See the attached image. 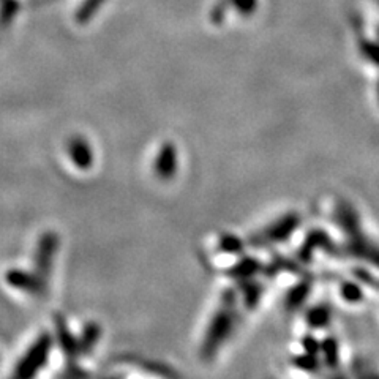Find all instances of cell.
<instances>
[{
    "mask_svg": "<svg viewBox=\"0 0 379 379\" xmlns=\"http://www.w3.org/2000/svg\"><path fill=\"white\" fill-rule=\"evenodd\" d=\"M68 155H70L74 166L81 171H87L94 164V152L90 144L83 136H74L68 142Z\"/></svg>",
    "mask_w": 379,
    "mask_h": 379,
    "instance_id": "5",
    "label": "cell"
},
{
    "mask_svg": "<svg viewBox=\"0 0 379 379\" xmlns=\"http://www.w3.org/2000/svg\"><path fill=\"white\" fill-rule=\"evenodd\" d=\"M54 323H56V330H57L58 345H61V348L63 349V352H65L67 360H68V365H73L74 362L78 360V357L81 356V354H79L78 340L73 337L72 330L68 329L67 321H65V319H63L62 314H56Z\"/></svg>",
    "mask_w": 379,
    "mask_h": 379,
    "instance_id": "4",
    "label": "cell"
},
{
    "mask_svg": "<svg viewBox=\"0 0 379 379\" xmlns=\"http://www.w3.org/2000/svg\"><path fill=\"white\" fill-rule=\"evenodd\" d=\"M175 169H177V153H175V149L169 142L163 144L157 160H155V173H157L160 179L169 180L175 174Z\"/></svg>",
    "mask_w": 379,
    "mask_h": 379,
    "instance_id": "6",
    "label": "cell"
},
{
    "mask_svg": "<svg viewBox=\"0 0 379 379\" xmlns=\"http://www.w3.org/2000/svg\"><path fill=\"white\" fill-rule=\"evenodd\" d=\"M52 346V340L50 334H41L35 343L30 346L25 356L19 360L18 367H16L14 376L16 378H30L39 373L50 357V351Z\"/></svg>",
    "mask_w": 379,
    "mask_h": 379,
    "instance_id": "1",
    "label": "cell"
},
{
    "mask_svg": "<svg viewBox=\"0 0 379 379\" xmlns=\"http://www.w3.org/2000/svg\"><path fill=\"white\" fill-rule=\"evenodd\" d=\"M58 236L54 231H47L43 234L36 245V252L34 258L36 274L43 279H47L52 272V264H54V258L58 248Z\"/></svg>",
    "mask_w": 379,
    "mask_h": 379,
    "instance_id": "2",
    "label": "cell"
},
{
    "mask_svg": "<svg viewBox=\"0 0 379 379\" xmlns=\"http://www.w3.org/2000/svg\"><path fill=\"white\" fill-rule=\"evenodd\" d=\"M100 337H101V329L97 323L85 324L81 337H79V340H78L79 354L81 356L90 354V352L94 351L95 346H97Z\"/></svg>",
    "mask_w": 379,
    "mask_h": 379,
    "instance_id": "7",
    "label": "cell"
},
{
    "mask_svg": "<svg viewBox=\"0 0 379 379\" xmlns=\"http://www.w3.org/2000/svg\"><path fill=\"white\" fill-rule=\"evenodd\" d=\"M5 280H7L10 286L23 292H28L30 296L41 297L46 294V280L39 274H32V272L23 269H10L5 274Z\"/></svg>",
    "mask_w": 379,
    "mask_h": 379,
    "instance_id": "3",
    "label": "cell"
}]
</instances>
